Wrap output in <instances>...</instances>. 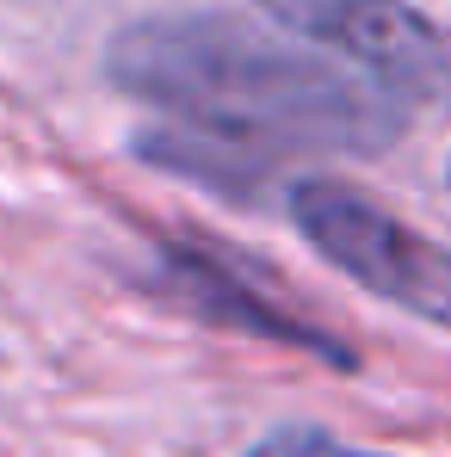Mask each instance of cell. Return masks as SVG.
<instances>
[{"instance_id": "2", "label": "cell", "mask_w": 451, "mask_h": 457, "mask_svg": "<svg viewBox=\"0 0 451 457\" xmlns=\"http://www.w3.org/2000/svg\"><path fill=\"white\" fill-rule=\"evenodd\" d=\"M285 217L303 241L359 291H372L402 315H421L433 328H451V247L383 211L372 192L334 179V173H303L285 186Z\"/></svg>"}, {"instance_id": "3", "label": "cell", "mask_w": 451, "mask_h": 457, "mask_svg": "<svg viewBox=\"0 0 451 457\" xmlns=\"http://www.w3.org/2000/svg\"><path fill=\"white\" fill-rule=\"evenodd\" d=\"M279 31L353 62L359 75L414 99H451V25L414 0H247Z\"/></svg>"}, {"instance_id": "1", "label": "cell", "mask_w": 451, "mask_h": 457, "mask_svg": "<svg viewBox=\"0 0 451 457\" xmlns=\"http://www.w3.org/2000/svg\"><path fill=\"white\" fill-rule=\"evenodd\" d=\"M105 80L186 130L241 149L383 154L408 137V99L315 44L241 12L161 6L105 37Z\"/></svg>"}, {"instance_id": "4", "label": "cell", "mask_w": 451, "mask_h": 457, "mask_svg": "<svg viewBox=\"0 0 451 457\" xmlns=\"http://www.w3.org/2000/svg\"><path fill=\"white\" fill-rule=\"evenodd\" d=\"M161 297L223 328V334H247V340H266V346H285V353H303V359H322L334 371H359V353L328 334L322 321L297 315L291 303H279L266 285H254L235 260H223L217 247L205 241H167L161 260H155V278H149Z\"/></svg>"}, {"instance_id": "5", "label": "cell", "mask_w": 451, "mask_h": 457, "mask_svg": "<svg viewBox=\"0 0 451 457\" xmlns=\"http://www.w3.org/2000/svg\"><path fill=\"white\" fill-rule=\"evenodd\" d=\"M130 149H137V161H149L161 173H180L192 186H211L223 198H254L266 186L272 161H279V154H266V149H241V143H223L211 130H186V124L130 137Z\"/></svg>"}, {"instance_id": "6", "label": "cell", "mask_w": 451, "mask_h": 457, "mask_svg": "<svg viewBox=\"0 0 451 457\" xmlns=\"http://www.w3.org/2000/svg\"><path fill=\"white\" fill-rule=\"evenodd\" d=\"M247 457H389V452H365L353 439H334L328 427H309V420H285L272 433H260Z\"/></svg>"}, {"instance_id": "7", "label": "cell", "mask_w": 451, "mask_h": 457, "mask_svg": "<svg viewBox=\"0 0 451 457\" xmlns=\"http://www.w3.org/2000/svg\"><path fill=\"white\" fill-rule=\"evenodd\" d=\"M446 186H451V167H446Z\"/></svg>"}]
</instances>
